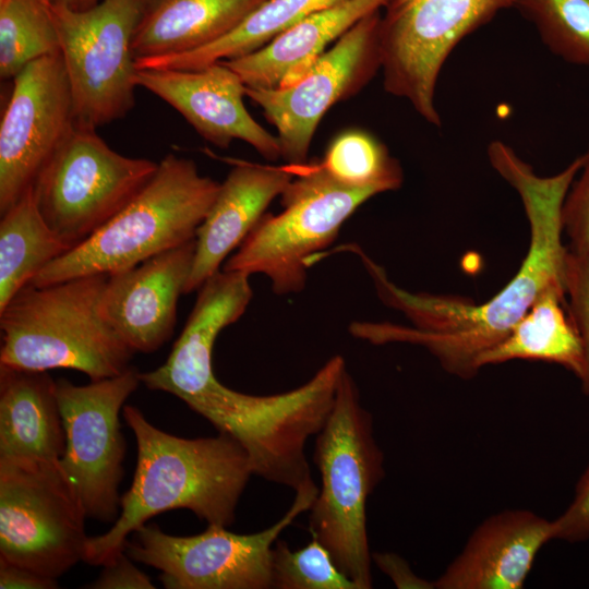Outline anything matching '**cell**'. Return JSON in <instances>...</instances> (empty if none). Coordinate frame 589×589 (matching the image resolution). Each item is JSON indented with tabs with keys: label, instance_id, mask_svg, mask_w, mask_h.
Returning <instances> with one entry per match:
<instances>
[{
	"label": "cell",
	"instance_id": "obj_15",
	"mask_svg": "<svg viewBox=\"0 0 589 589\" xmlns=\"http://www.w3.org/2000/svg\"><path fill=\"white\" fill-rule=\"evenodd\" d=\"M75 127L73 98L60 52L14 79L0 123V214L29 188Z\"/></svg>",
	"mask_w": 589,
	"mask_h": 589
},
{
	"label": "cell",
	"instance_id": "obj_11",
	"mask_svg": "<svg viewBox=\"0 0 589 589\" xmlns=\"http://www.w3.org/2000/svg\"><path fill=\"white\" fill-rule=\"evenodd\" d=\"M516 0H387L378 41L385 91L441 127L435 91L455 47Z\"/></svg>",
	"mask_w": 589,
	"mask_h": 589
},
{
	"label": "cell",
	"instance_id": "obj_37",
	"mask_svg": "<svg viewBox=\"0 0 589 589\" xmlns=\"http://www.w3.org/2000/svg\"><path fill=\"white\" fill-rule=\"evenodd\" d=\"M49 3L55 4H64L74 9H79L81 4V0H46Z\"/></svg>",
	"mask_w": 589,
	"mask_h": 589
},
{
	"label": "cell",
	"instance_id": "obj_36",
	"mask_svg": "<svg viewBox=\"0 0 589 589\" xmlns=\"http://www.w3.org/2000/svg\"><path fill=\"white\" fill-rule=\"evenodd\" d=\"M57 587V579L0 560L1 589H53Z\"/></svg>",
	"mask_w": 589,
	"mask_h": 589
},
{
	"label": "cell",
	"instance_id": "obj_7",
	"mask_svg": "<svg viewBox=\"0 0 589 589\" xmlns=\"http://www.w3.org/2000/svg\"><path fill=\"white\" fill-rule=\"evenodd\" d=\"M297 170L280 195L283 211L265 213L223 265L227 272L267 276L278 296L304 289L314 257L338 237L359 206L378 194L338 182L320 160Z\"/></svg>",
	"mask_w": 589,
	"mask_h": 589
},
{
	"label": "cell",
	"instance_id": "obj_34",
	"mask_svg": "<svg viewBox=\"0 0 589 589\" xmlns=\"http://www.w3.org/2000/svg\"><path fill=\"white\" fill-rule=\"evenodd\" d=\"M125 552V551H124ZM124 552L104 565L98 578L88 587L92 589H153L149 577L130 560Z\"/></svg>",
	"mask_w": 589,
	"mask_h": 589
},
{
	"label": "cell",
	"instance_id": "obj_28",
	"mask_svg": "<svg viewBox=\"0 0 589 589\" xmlns=\"http://www.w3.org/2000/svg\"><path fill=\"white\" fill-rule=\"evenodd\" d=\"M320 161L338 182L374 189L378 194L398 190L404 182L399 161L378 139L360 129L334 137Z\"/></svg>",
	"mask_w": 589,
	"mask_h": 589
},
{
	"label": "cell",
	"instance_id": "obj_32",
	"mask_svg": "<svg viewBox=\"0 0 589 589\" xmlns=\"http://www.w3.org/2000/svg\"><path fill=\"white\" fill-rule=\"evenodd\" d=\"M562 223L569 249L589 248V147L584 154L582 166L566 194Z\"/></svg>",
	"mask_w": 589,
	"mask_h": 589
},
{
	"label": "cell",
	"instance_id": "obj_23",
	"mask_svg": "<svg viewBox=\"0 0 589 589\" xmlns=\"http://www.w3.org/2000/svg\"><path fill=\"white\" fill-rule=\"evenodd\" d=\"M266 0H151L133 39L135 59L189 52L233 31Z\"/></svg>",
	"mask_w": 589,
	"mask_h": 589
},
{
	"label": "cell",
	"instance_id": "obj_13",
	"mask_svg": "<svg viewBox=\"0 0 589 589\" xmlns=\"http://www.w3.org/2000/svg\"><path fill=\"white\" fill-rule=\"evenodd\" d=\"M140 383V373L131 366L86 385L56 381L65 432V450L59 462L89 518L112 522L118 517L125 454L119 414Z\"/></svg>",
	"mask_w": 589,
	"mask_h": 589
},
{
	"label": "cell",
	"instance_id": "obj_24",
	"mask_svg": "<svg viewBox=\"0 0 589 589\" xmlns=\"http://www.w3.org/2000/svg\"><path fill=\"white\" fill-rule=\"evenodd\" d=\"M512 360L554 363L580 380L585 368L584 350L567 312L564 288L544 291L506 337L479 358L478 368Z\"/></svg>",
	"mask_w": 589,
	"mask_h": 589
},
{
	"label": "cell",
	"instance_id": "obj_12",
	"mask_svg": "<svg viewBox=\"0 0 589 589\" xmlns=\"http://www.w3.org/2000/svg\"><path fill=\"white\" fill-rule=\"evenodd\" d=\"M317 493L314 482L301 488L283 517L255 533L238 534L208 525L202 533L178 537L144 525L124 551L133 561L160 570L159 579L168 589H269L273 545L311 508Z\"/></svg>",
	"mask_w": 589,
	"mask_h": 589
},
{
	"label": "cell",
	"instance_id": "obj_31",
	"mask_svg": "<svg viewBox=\"0 0 589 589\" xmlns=\"http://www.w3.org/2000/svg\"><path fill=\"white\" fill-rule=\"evenodd\" d=\"M566 308L581 340L585 368L581 388L589 396V248H568L564 268Z\"/></svg>",
	"mask_w": 589,
	"mask_h": 589
},
{
	"label": "cell",
	"instance_id": "obj_5",
	"mask_svg": "<svg viewBox=\"0 0 589 589\" xmlns=\"http://www.w3.org/2000/svg\"><path fill=\"white\" fill-rule=\"evenodd\" d=\"M220 183L189 158L167 154L149 182L108 223L29 283L45 286L87 275H110L195 239Z\"/></svg>",
	"mask_w": 589,
	"mask_h": 589
},
{
	"label": "cell",
	"instance_id": "obj_19",
	"mask_svg": "<svg viewBox=\"0 0 589 589\" xmlns=\"http://www.w3.org/2000/svg\"><path fill=\"white\" fill-rule=\"evenodd\" d=\"M554 540L553 520L506 509L481 521L434 581L435 589H521L541 549Z\"/></svg>",
	"mask_w": 589,
	"mask_h": 589
},
{
	"label": "cell",
	"instance_id": "obj_22",
	"mask_svg": "<svg viewBox=\"0 0 589 589\" xmlns=\"http://www.w3.org/2000/svg\"><path fill=\"white\" fill-rule=\"evenodd\" d=\"M64 450L56 381L0 365V459L58 461Z\"/></svg>",
	"mask_w": 589,
	"mask_h": 589
},
{
	"label": "cell",
	"instance_id": "obj_38",
	"mask_svg": "<svg viewBox=\"0 0 589 589\" xmlns=\"http://www.w3.org/2000/svg\"><path fill=\"white\" fill-rule=\"evenodd\" d=\"M99 0H81V4L79 9H85V8L92 7Z\"/></svg>",
	"mask_w": 589,
	"mask_h": 589
},
{
	"label": "cell",
	"instance_id": "obj_29",
	"mask_svg": "<svg viewBox=\"0 0 589 589\" xmlns=\"http://www.w3.org/2000/svg\"><path fill=\"white\" fill-rule=\"evenodd\" d=\"M514 8L554 55L589 67V0H516Z\"/></svg>",
	"mask_w": 589,
	"mask_h": 589
},
{
	"label": "cell",
	"instance_id": "obj_20",
	"mask_svg": "<svg viewBox=\"0 0 589 589\" xmlns=\"http://www.w3.org/2000/svg\"><path fill=\"white\" fill-rule=\"evenodd\" d=\"M293 166L233 161L195 236V253L184 294L197 290L239 248L294 176Z\"/></svg>",
	"mask_w": 589,
	"mask_h": 589
},
{
	"label": "cell",
	"instance_id": "obj_6",
	"mask_svg": "<svg viewBox=\"0 0 589 589\" xmlns=\"http://www.w3.org/2000/svg\"><path fill=\"white\" fill-rule=\"evenodd\" d=\"M346 368L336 354L303 385L266 396L237 392L216 377L189 407L241 444L253 474L297 492L314 482L305 445L325 424Z\"/></svg>",
	"mask_w": 589,
	"mask_h": 589
},
{
	"label": "cell",
	"instance_id": "obj_21",
	"mask_svg": "<svg viewBox=\"0 0 589 589\" xmlns=\"http://www.w3.org/2000/svg\"><path fill=\"white\" fill-rule=\"evenodd\" d=\"M387 0H344L278 34L260 49L223 61L250 88H278L297 82L350 27L381 11Z\"/></svg>",
	"mask_w": 589,
	"mask_h": 589
},
{
	"label": "cell",
	"instance_id": "obj_17",
	"mask_svg": "<svg viewBox=\"0 0 589 589\" xmlns=\"http://www.w3.org/2000/svg\"><path fill=\"white\" fill-rule=\"evenodd\" d=\"M194 253L195 239L107 276L101 313L134 352H153L171 337Z\"/></svg>",
	"mask_w": 589,
	"mask_h": 589
},
{
	"label": "cell",
	"instance_id": "obj_9",
	"mask_svg": "<svg viewBox=\"0 0 589 589\" xmlns=\"http://www.w3.org/2000/svg\"><path fill=\"white\" fill-rule=\"evenodd\" d=\"M96 130L75 123L32 185L38 211L70 250L118 214L158 168L116 152Z\"/></svg>",
	"mask_w": 589,
	"mask_h": 589
},
{
	"label": "cell",
	"instance_id": "obj_33",
	"mask_svg": "<svg viewBox=\"0 0 589 589\" xmlns=\"http://www.w3.org/2000/svg\"><path fill=\"white\" fill-rule=\"evenodd\" d=\"M553 525L554 540L570 543L589 540V464L577 481L573 501Z\"/></svg>",
	"mask_w": 589,
	"mask_h": 589
},
{
	"label": "cell",
	"instance_id": "obj_30",
	"mask_svg": "<svg viewBox=\"0 0 589 589\" xmlns=\"http://www.w3.org/2000/svg\"><path fill=\"white\" fill-rule=\"evenodd\" d=\"M272 588L276 589H358L336 565L329 551L314 537L292 551L277 540L272 550Z\"/></svg>",
	"mask_w": 589,
	"mask_h": 589
},
{
	"label": "cell",
	"instance_id": "obj_14",
	"mask_svg": "<svg viewBox=\"0 0 589 589\" xmlns=\"http://www.w3.org/2000/svg\"><path fill=\"white\" fill-rule=\"evenodd\" d=\"M381 11L366 15L335 41L297 82L278 88H245V96L276 128L287 165L306 164L315 130L337 103L360 92L381 70Z\"/></svg>",
	"mask_w": 589,
	"mask_h": 589
},
{
	"label": "cell",
	"instance_id": "obj_26",
	"mask_svg": "<svg viewBox=\"0 0 589 589\" xmlns=\"http://www.w3.org/2000/svg\"><path fill=\"white\" fill-rule=\"evenodd\" d=\"M70 250L47 225L29 188L0 220V310L52 261Z\"/></svg>",
	"mask_w": 589,
	"mask_h": 589
},
{
	"label": "cell",
	"instance_id": "obj_8",
	"mask_svg": "<svg viewBox=\"0 0 589 589\" xmlns=\"http://www.w3.org/2000/svg\"><path fill=\"white\" fill-rule=\"evenodd\" d=\"M151 0H99L74 9L47 2L68 75L75 123L97 129L135 105L133 39Z\"/></svg>",
	"mask_w": 589,
	"mask_h": 589
},
{
	"label": "cell",
	"instance_id": "obj_2",
	"mask_svg": "<svg viewBox=\"0 0 589 589\" xmlns=\"http://www.w3.org/2000/svg\"><path fill=\"white\" fill-rule=\"evenodd\" d=\"M123 418L137 447L130 489L105 533L88 537L84 560L104 566L124 552L128 537L170 509L185 508L208 525L228 527L253 474L245 449L232 436L184 438L153 425L142 411L124 406Z\"/></svg>",
	"mask_w": 589,
	"mask_h": 589
},
{
	"label": "cell",
	"instance_id": "obj_35",
	"mask_svg": "<svg viewBox=\"0 0 589 589\" xmlns=\"http://www.w3.org/2000/svg\"><path fill=\"white\" fill-rule=\"evenodd\" d=\"M372 561L398 589H434V581H429L413 573L408 562L392 552L372 553Z\"/></svg>",
	"mask_w": 589,
	"mask_h": 589
},
{
	"label": "cell",
	"instance_id": "obj_16",
	"mask_svg": "<svg viewBox=\"0 0 589 589\" xmlns=\"http://www.w3.org/2000/svg\"><path fill=\"white\" fill-rule=\"evenodd\" d=\"M135 81L175 108L213 145L227 148L240 140L267 160L281 157L277 136L247 110L245 84L223 61L196 70L142 69Z\"/></svg>",
	"mask_w": 589,
	"mask_h": 589
},
{
	"label": "cell",
	"instance_id": "obj_4",
	"mask_svg": "<svg viewBox=\"0 0 589 589\" xmlns=\"http://www.w3.org/2000/svg\"><path fill=\"white\" fill-rule=\"evenodd\" d=\"M313 459L321 488L309 509L310 534L329 551L358 589H370L373 561L366 502L384 478V454L374 436L373 417L361 405L347 368L327 420L316 434Z\"/></svg>",
	"mask_w": 589,
	"mask_h": 589
},
{
	"label": "cell",
	"instance_id": "obj_18",
	"mask_svg": "<svg viewBox=\"0 0 589 589\" xmlns=\"http://www.w3.org/2000/svg\"><path fill=\"white\" fill-rule=\"evenodd\" d=\"M249 278L242 272L220 269L206 279L168 359L157 369L140 373L141 383L190 406L216 378L212 366L215 341L249 306L253 297Z\"/></svg>",
	"mask_w": 589,
	"mask_h": 589
},
{
	"label": "cell",
	"instance_id": "obj_3",
	"mask_svg": "<svg viewBox=\"0 0 589 589\" xmlns=\"http://www.w3.org/2000/svg\"><path fill=\"white\" fill-rule=\"evenodd\" d=\"M107 276L28 284L21 289L0 310V365L27 371L71 369L91 381L127 371L135 352L100 309Z\"/></svg>",
	"mask_w": 589,
	"mask_h": 589
},
{
	"label": "cell",
	"instance_id": "obj_10",
	"mask_svg": "<svg viewBox=\"0 0 589 589\" xmlns=\"http://www.w3.org/2000/svg\"><path fill=\"white\" fill-rule=\"evenodd\" d=\"M85 518L59 460L0 459V560L58 579L84 560Z\"/></svg>",
	"mask_w": 589,
	"mask_h": 589
},
{
	"label": "cell",
	"instance_id": "obj_27",
	"mask_svg": "<svg viewBox=\"0 0 589 589\" xmlns=\"http://www.w3.org/2000/svg\"><path fill=\"white\" fill-rule=\"evenodd\" d=\"M60 52L46 0H0V76L13 80L29 63Z\"/></svg>",
	"mask_w": 589,
	"mask_h": 589
},
{
	"label": "cell",
	"instance_id": "obj_1",
	"mask_svg": "<svg viewBox=\"0 0 589 589\" xmlns=\"http://www.w3.org/2000/svg\"><path fill=\"white\" fill-rule=\"evenodd\" d=\"M492 168L518 193L529 223V247L515 276L488 301L476 303L460 296L411 292L358 244V255L383 304L401 312L410 326L390 322L353 321L349 333L373 345L410 344L425 348L450 375L476 376L479 358L498 344L548 289L564 288L568 248L563 243L562 211L584 156L565 169L541 177L507 144L489 154ZM565 290V289H564Z\"/></svg>",
	"mask_w": 589,
	"mask_h": 589
},
{
	"label": "cell",
	"instance_id": "obj_25",
	"mask_svg": "<svg viewBox=\"0 0 589 589\" xmlns=\"http://www.w3.org/2000/svg\"><path fill=\"white\" fill-rule=\"evenodd\" d=\"M344 0H266L233 31L218 40L179 55L135 60L136 70H196L253 52L281 32Z\"/></svg>",
	"mask_w": 589,
	"mask_h": 589
}]
</instances>
